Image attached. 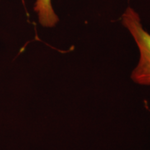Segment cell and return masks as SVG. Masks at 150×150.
<instances>
[{"label": "cell", "instance_id": "1", "mask_svg": "<svg viewBox=\"0 0 150 150\" xmlns=\"http://www.w3.org/2000/svg\"><path fill=\"white\" fill-rule=\"evenodd\" d=\"M121 19L139 49V61L131 79L138 84L150 85V33L143 27L139 13L130 7L123 13Z\"/></svg>", "mask_w": 150, "mask_h": 150}, {"label": "cell", "instance_id": "2", "mask_svg": "<svg viewBox=\"0 0 150 150\" xmlns=\"http://www.w3.org/2000/svg\"><path fill=\"white\" fill-rule=\"evenodd\" d=\"M33 10L38 13L39 23L43 27H54L59 22L51 0H36Z\"/></svg>", "mask_w": 150, "mask_h": 150}]
</instances>
